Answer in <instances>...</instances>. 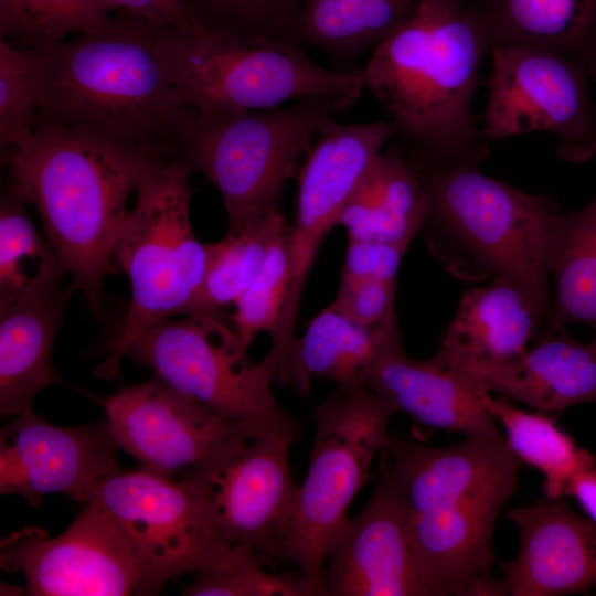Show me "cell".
I'll return each mask as SVG.
<instances>
[{
	"label": "cell",
	"mask_w": 596,
	"mask_h": 596,
	"mask_svg": "<svg viewBox=\"0 0 596 596\" xmlns=\"http://www.w3.org/2000/svg\"><path fill=\"white\" fill-rule=\"evenodd\" d=\"M118 450L106 417L62 427L31 411L0 430V493L32 507L46 494L72 498L118 469Z\"/></svg>",
	"instance_id": "cell-17"
},
{
	"label": "cell",
	"mask_w": 596,
	"mask_h": 596,
	"mask_svg": "<svg viewBox=\"0 0 596 596\" xmlns=\"http://www.w3.org/2000/svg\"><path fill=\"white\" fill-rule=\"evenodd\" d=\"M297 427L240 443L190 472L205 485L220 538L274 557L294 509L289 448Z\"/></svg>",
	"instance_id": "cell-15"
},
{
	"label": "cell",
	"mask_w": 596,
	"mask_h": 596,
	"mask_svg": "<svg viewBox=\"0 0 596 596\" xmlns=\"http://www.w3.org/2000/svg\"><path fill=\"white\" fill-rule=\"evenodd\" d=\"M0 567L21 572L25 595H149L146 578L129 543L109 515L82 505L71 525L50 538L30 526L1 540Z\"/></svg>",
	"instance_id": "cell-14"
},
{
	"label": "cell",
	"mask_w": 596,
	"mask_h": 596,
	"mask_svg": "<svg viewBox=\"0 0 596 596\" xmlns=\"http://www.w3.org/2000/svg\"><path fill=\"white\" fill-rule=\"evenodd\" d=\"M496 46L555 51L582 62L596 43V0H473Z\"/></svg>",
	"instance_id": "cell-25"
},
{
	"label": "cell",
	"mask_w": 596,
	"mask_h": 596,
	"mask_svg": "<svg viewBox=\"0 0 596 596\" xmlns=\"http://www.w3.org/2000/svg\"><path fill=\"white\" fill-rule=\"evenodd\" d=\"M416 3L417 0H304L291 40L349 63L401 26Z\"/></svg>",
	"instance_id": "cell-27"
},
{
	"label": "cell",
	"mask_w": 596,
	"mask_h": 596,
	"mask_svg": "<svg viewBox=\"0 0 596 596\" xmlns=\"http://www.w3.org/2000/svg\"><path fill=\"white\" fill-rule=\"evenodd\" d=\"M304 0H185L194 22L215 33L291 41Z\"/></svg>",
	"instance_id": "cell-34"
},
{
	"label": "cell",
	"mask_w": 596,
	"mask_h": 596,
	"mask_svg": "<svg viewBox=\"0 0 596 596\" xmlns=\"http://www.w3.org/2000/svg\"><path fill=\"white\" fill-rule=\"evenodd\" d=\"M519 532L515 556L500 563L503 595L560 596L596 586V523L564 496L507 513Z\"/></svg>",
	"instance_id": "cell-18"
},
{
	"label": "cell",
	"mask_w": 596,
	"mask_h": 596,
	"mask_svg": "<svg viewBox=\"0 0 596 596\" xmlns=\"http://www.w3.org/2000/svg\"><path fill=\"white\" fill-rule=\"evenodd\" d=\"M426 193L416 169L397 146L375 160L344 206L339 225L348 240L408 247L427 215Z\"/></svg>",
	"instance_id": "cell-24"
},
{
	"label": "cell",
	"mask_w": 596,
	"mask_h": 596,
	"mask_svg": "<svg viewBox=\"0 0 596 596\" xmlns=\"http://www.w3.org/2000/svg\"><path fill=\"white\" fill-rule=\"evenodd\" d=\"M189 171L173 160L155 159L136 185L114 247V262L128 277L131 299L108 356L94 370L100 379H120V363L134 341L153 324L188 315L206 268V244L190 222Z\"/></svg>",
	"instance_id": "cell-7"
},
{
	"label": "cell",
	"mask_w": 596,
	"mask_h": 596,
	"mask_svg": "<svg viewBox=\"0 0 596 596\" xmlns=\"http://www.w3.org/2000/svg\"><path fill=\"white\" fill-rule=\"evenodd\" d=\"M488 102L481 132L490 141L545 132L556 156L582 164L596 156V102L584 64L536 47L491 49Z\"/></svg>",
	"instance_id": "cell-12"
},
{
	"label": "cell",
	"mask_w": 596,
	"mask_h": 596,
	"mask_svg": "<svg viewBox=\"0 0 596 596\" xmlns=\"http://www.w3.org/2000/svg\"><path fill=\"white\" fill-rule=\"evenodd\" d=\"M418 174L428 204L419 234L445 270L470 283L508 277L550 313L547 252L556 200L491 178L479 166Z\"/></svg>",
	"instance_id": "cell-5"
},
{
	"label": "cell",
	"mask_w": 596,
	"mask_h": 596,
	"mask_svg": "<svg viewBox=\"0 0 596 596\" xmlns=\"http://www.w3.org/2000/svg\"><path fill=\"white\" fill-rule=\"evenodd\" d=\"M521 353L471 371L486 392L543 413L596 403V337L582 343L565 328L549 327Z\"/></svg>",
	"instance_id": "cell-21"
},
{
	"label": "cell",
	"mask_w": 596,
	"mask_h": 596,
	"mask_svg": "<svg viewBox=\"0 0 596 596\" xmlns=\"http://www.w3.org/2000/svg\"><path fill=\"white\" fill-rule=\"evenodd\" d=\"M397 409L368 385L337 387L315 407L308 472L274 557L294 562L312 596H324L322 571L356 493L371 479L375 456L392 441Z\"/></svg>",
	"instance_id": "cell-9"
},
{
	"label": "cell",
	"mask_w": 596,
	"mask_h": 596,
	"mask_svg": "<svg viewBox=\"0 0 596 596\" xmlns=\"http://www.w3.org/2000/svg\"><path fill=\"white\" fill-rule=\"evenodd\" d=\"M582 63L588 71L590 81L596 84V43L582 60Z\"/></svg>",
	"instance_id": "cell-40"
},
{
	"label": "cell",
	"mask_w": 596,
	"mask_h": 596,
	"mask_svg": "<svg viewBox=\"0 0 596 596\" xmlns=\"http://www.w3.org/2000/svg\"><path fill=\"white\" fill-rule=\"evenodd\" d=\"M162 28L125 12L97 32L33 49L41 81L34 121L172 160L195 109L181 99L161 65Z\"/></svg>",
	"instance_id": "cell-3"
},
{
	"label": "cell",
	"mask_w": 596,
	"mask_h": 596,
	"mask_svg": "<svg viewBox=\"0 0 596 596\" xmlns=\"http://www.w3.org/2000/svg\"><path fill=\"white\" fill-rule=\"evenodd\" d=\"M181 99L200 111L265 110L289 100L328 98L347 109L364 88L362 68L331 70L291 41L163 26L157 46Z\"/></svg>",
	"instance_id": "cell-6"
},
{
	"label": "cell",
	"mask_w": 596,
	"mask_h": 596,
	"mask_svg": "<svg viewBox=\"0 0 596 596\" xmlns=\"http://www.w3.org/2000/svg\"><path fill=\"white\" fill-rule=\"evenodd\" d=\"M345 109L328 98H306L284 109H195L172 160L202 173L219 190L227 232H236L252 217L278 209L281 191L297 177L312 138Z\"/></svg>",
	"instance_id": "cell-8"
},
{
	"label": "cell",
	"mask_w": 596,
	"mask_h": 596,
	"mask_svg": "<svg viewBox=\"0 0 596 596\" xmlns=\"http://www.w3.org/2000/svg\"><path fill=\"white\" fill-rule=\"evenodd\" d=\"M488 53L473 0H417L412 15L373 49L364 87L418 172L479 166L489 156L471 106Z\"/></svg>",
	"instance_id": "cell-1"
},
{
	"label": "cell",
	"mask_w": 596,
	"mask_h": 596,
	"mask_svg": "<svg viewBox=\"0 0 596 596\" xmlns=\"http://www.w3.org/2000/svg\"><path fill=\"white\" fill-rule=\"evenodd\" d=\"M72 499L109 515L139 561L149 595L172 578L200 572L228 545L217 533L205 485L193 472L174 481L143 469H117Z\"/></svg>",
	"instance_id": "cell-11"
},
{
	"label": "cell",
	"mask_w": 596,
	"mask_h": 596,
	"mask_svg": "<svg viewBox=\"0 0 596 596\" xmlns=\"http://www.w3.org/2000/svg\"><path fill=\"white\" fill-rule=\"evenodd\" d=\"M547 255L554 296L545 326L584 324L596 337V196L582 209L555 213Z\"/></svg>",
	"instance_id": "cell-26"
},
{
	"label": "cell",
	"mask_w": 596,
	"mask_h": 596,
	"mask_svg": "<svg viewBox=\"0 0 596 596\" xmlns=\"http://www.w3.org/2000/svg\"><path fill=\"white\" fill-rule=\"evenodd\" d=\"M1 595H22L25 594V588L17 587L1 583Z\"/></svg>",
	"instance_id": "cell-41"
},
{
	"label": "cell",
	"mask_w": 596,
	"mask_h": 596,
	"mask_svg": "<svg viewBox=\"0 0 596 596\" xmlns=\"http://www.w3.org/2000/svg\"><path fill=\"white\" fill-rule=\"evenodd\" d=\"M547 317L523 286L493 277L462 295L433 359L465 373L508 360L538 338Z\"/></svg>",
	"instance_id": "cell-20"
},
{
	"label": "cell",
	"mask_w": 596,
	"mask_h": 596,
	"mask_svg": "<svg viewBox=\"0 0 596 596\" xmlns=\"http://www.w3.org/2000/svg\"><path fill=\"white\" fill-rule=\"evenodd\" d=\"M286 225L285 216L276 209L252 217L236 232H226L219 242L206 244L204 279L188 315L224 312L225 306L234 305Z\"/></svg>",
	"instance_id": "cell-30"
},
{
	"label": "cell",
	"mask_w": 596,
	"mask_h": 596,
	"mask_svg": "<svg viewBox=\"0 0 596 596\" xmlns=\"http://www.w3.org/2000/svg\"><path fill=\"white\" fill-rule=\"evenodd\" d=\"M155 159L87 132L34 121L31 135L9 148L10 187L31 204L44 235L95 316L127 201ZM166 160V159H164Z\"/></svg>",
	"instance_id": "cell-4"
},
{
	"label": "cell",
	"mask_w": 596,
	"mask_h": 596,
	"mask_svg": "<svg viewBox=\"0 0 596 596\" xmlns=\"http://www.w3.org/2000/svg\"><path fill=\"white\" fill-rule=\"evenodd\" d=\"M564 496L575 497L596 523V465L578 470L568 480Z\"/></svg>",
	"instance_id": "cell-39"
},
{
	"label": "cell",
	"mask_w": 596,
	"mask_h": 596,
	"mask_svg": "<svg viewBox=\"0 0 596 596\" xmlns=\"http://www.w3.org/2000/svg\"><path fill=\"white\" fill-rule=\"evenodd\" d=\"M396 280H341L333 310L361 326H377L394 317Z\"/></svg>",
	"instance_id": "cell-36"
},
{
	"label": "cell",
	"mask_w": 596,
	"mask_h": 596,
	"mask_svg": "<svg viewBox=\"0 0 596 596\" xmlns=\"http://www.w3.org/2000/svg\"><path fill=\"white\" fill-rule=\"evenodd\" d=\"M520 464L504 435L465 437L438 448L392 435L380 453L433 596L503 595L490 575L493 533L517 488Z\"/></svg>",
	"instance_id": "cell-2"
},
{
	"label": "cell",
	"mask_w": 596,
	"mask_h": 596,
	"mask_svg": "<svg viewBox=\"0 0 596 596\" xmlns=\"http://www.w3.org/2000/svg\"><path fill=\"white\" fill-rule=\"evenodd\" d=\"M406 251L384 242L348 240L341 280H396Z\"/></svg>",
	"instance_id": "cell-37"
},
{
	"label": "cell",
	"mask_w": 596,
	"mask_h": 596,
	"mask_svg": "<svg viewBox=\"0 0 596 596\" xmlns=\"http://www.w3.org/2000/svg\"><path fill=\"white\" fill-rule=\"evenodd\" d=\"M191 396L213 414L235 423L295 426L272 390L277 368L266 356L247 359L232 318L198 312L166 319L143 331L126 356Z\"/></svg>",
	"instance_id": "cell-10"
},
{
	"label": "cell",
	"mask_w": 596,
	"mask_h": 596,
	"mask_svg": "<svg viewBox=\"0 0 596 596\" xmlns=\"http://www.w3.org/2000/svg\"><path fill=\"white\" fill-rule=\"evenodd\" d=\"M28 202L11 187L0 206V301L44 294L62 287L68 270L31 222Z\"/></svg>",
	"instance_id": "cell-29"
},
{
	"label": "cell",
	"mask_w": 596,
	"mask_h": 596,
	"mask_svg": "<svg viewBox=\"0 0 596 596\" xmlns=\"http://www.w3.org/2000/svg\"><path fill=\"white\" fill-rule=\"evenodd\" d=\"M111 11L140 17L162 26L190 29L196 23L192 19L185 0H100Z\"/></svg>",
	"instance_id": "cell-38"
},
{
	"label": "cell",
	"mask_w": 596,
	"mask_h": 596,
	"mask_svg": "<svg viewBox=\"0 0 596 596\" xmlns=\"http://www.w3.org/2000/svg\"><path fill=\"white\" fill-rule=\"evenodd\" d=\"M290 280V226L270 243L251 284L234 304L232 321L244 352L260 332L272 334L281 313Z\"/></svg>",
	"instance_id": "cell-33"
},
{
	"label": "cell",
	"mask_w": 596,
	"mask_h": 596,
	"mask_svg": "<svg viewBox=\"0 0 596 596\" xmlns=\"http://www.w3.org/2000/svg\"><path fill=\"white\" fill-rule=\"evenodd\" d=\"M322 585L324 596H433L400 494L380 465L372 497L347 519L329 550Z\"/></svg>",
	"instance_id": "cell-16"
},
{
	"label": "cell",
	"mask_w": 596,
	"mask_h": 596,
	"mask_svg": "<svg viewBox=\"0 0 596 596\" xmlns=\"http://www.w3.org/2000/svg\"><path fill=\"white\" fill-rule=\"evenodd\" d=\"M487 407L505 432L510 449L543 475L547 498L564 496L568 480L581 469L596 465L594 456L577 448L573 438L556 425V417L543 412H526L511 401L491 394Z\"/></svg>",
	"instance_id": "cell-28"
},
{
	"label": "cell",
	"mask_w": 596,
	"mask_h": 596,
	"mask_svg": "<svg viewBox=\"0 0 596 596\" xmlns=\"http://www.w3.org/2000/svg\"><path fill=\"white\" fill-rule=\"evenodd\" d=\"M400 333L396 317L366 327L328 306L296 338L289 361L276 381L292 387L299 396L308 394L313 376L330 380L342 389L366 385L372 365Z\"/></svg>",
	"instance_id": "cell-23"
},
{
	"label": "cell",
	"mask_w": 596,
	"mask_h": 596,
	"mask_svg": "<svg viewBox=\"0 0 596 596\" xmlns=\"http://www.w3.org/2000/svg\"><path fill=\"white\" fill-rule=\"evenodd\" d=\"M76 286L0 301V412L20 416L35 395L64 381L52 363V349L63 313Z\"/></svg>",
	"instance_id": "cell-22"
},
{
	"label": "cell",
	"mask_w": 596,
	"mask_h": 596,
	"mask_svg": "<svg viewBox=\"0 0 596 596\" xmlns=\"http://www.w3.org/2000/svg\"><path fill=\"white\" fill-rule=\"evenodd\" d=\"M120 449L141 469L183 476L231 447L276 429L224 419L157 375L98 398Z\"/></svg>",
	"instance_id": "cell-13"
},
{
	"label": "cell",
	"mask_w": 596,
	"mask_h": 596,
	"mask_svg": "<svg viewBox=\"0 0 596 596\" xmlns=\"http://www.w3.org/2000/svg\"><path fill=\"white\" fill-rule=\"evenodd\" d=\"M110 12L100 0H0V35L24 47L51 46L106 28Z\"/></svg>",
	"instance_id": "cell-31"
},
{
	"label": "cell",
	"mask_w": 596,
	"mask_h": 596,
	"mask_svg": "<svg viewBox=\"0 0 596 596\" xmlns=\"http://www.w3.org/2000/svg\"><path fill=\"white\" fill-rule=\"evenodd\" d=\"M33 49L0 39V145L13 148L32 132L40 96Z\"/></svg>",
	"instance_id": "cell-35"
},
{
	"label": "cell",
	"mask_w": 596,
	"mask_h": 596,
	"mask_svg": "<svg viewBox=\"0 0 596 596\" xmlns=\"http://www.w3.org/2000/svg\"><path fill=\"white\" fill-rule=\"evenodd\" d=\"M366 385L423 426L465 437L503 435L487 407L490 393L469 374L433 358L412 359L401 333L372 365Z\"/></svg>",
	"instance_id": "cell-19"
},
{
	"label": "cell",
	"mask_w": 596,
	"mask_h": 596,
	"mask_svg": "<svg viewBox=\"0 0 596 596\" xmlns=\"http://www.w3.org/2000/svg\"><path fill=\"white\" fill-rule=\"evenodd\" d=\"M187 596H312L302 574L270 573L260 554L226 545L185 587Z\"/></svg>",
	"instance_id": "cell-32"
}]
</instances>
